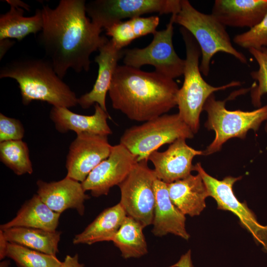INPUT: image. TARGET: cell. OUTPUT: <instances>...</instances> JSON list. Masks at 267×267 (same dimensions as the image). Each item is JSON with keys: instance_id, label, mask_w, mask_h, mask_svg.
<instances>
[{"instance_id": "obj_14", "label": "cell", "mask_w": 267, "mask_h": 267, "mask_svg": "<svg viewBox=\"0 0 267 267\" xmlns=\"http://www.w3.org/2000/svg\"><path fill=\"white\" fill-rule=\"evenodd\" d=\"M186 139L179 138L163 152L155 151L148 157L154 167L157 178L169 184L182 179L191 174L194 157L203 154L188 146Z\"/></svg>"}, {"instance_id": "obj_16", "label": "cell", "mask_w": 267, "mask_h": 267, "mask_svg": "<svg viewBox=\"0 0 267 267\" xmlns=\"http://www.w3.org/2000/svg\"><path fill=\"white\" fill-rule=\"evenodd\" d=\"M124 49L117 48L110 39L98 49L99 54L94 58L98 65V75L91 90L78 98V104L85 109L94 104H98L108 112L106 96L119 61L123 58Z\"/></svg>"}, {"instance_id": "obj_17", "label": "cell", "mask_w": 267, "mask_h": 267, "mask_svg": "<svg viewBox=\"0 0 267 267\" xmlns=\"http://www.w3.org/2000/svg\"><path fill=\"white\" fill-rule=\"evenodd\" d=\"M154 190L155 203L152 223V233L158 237L171 233L188 240L190 235L186 230L185 215L172 202L168 184L157 178Z\"/></svg>"}, {"instance_id": "obj_5", "label": "cell", "mask_w": 267, "mask_h": 267, "mask_svg": "<svg viewBox=\"0 0 267 267\" xmlns=\"http://www.w3.org/2000/svg\"><path fill=\"white\" fill-rule=\"evenodd\" d=\"M174 23L187 30L194 38L201 50L200 70L204 76L210 72L211 60L219 52L231 55L246 64L245 55L233 46L225 26L213 14L202 13L187 0H180L178 12L171 16Z\"/></svg>"}, {"instance_id": "obj_24", "label": "cell", "mask_w": 267, "mask_h": 267, "mask_svg": "<svg viewBox=\"0 0 267 267\" xmlns=\"http://www.w3.org/2000/svg\"><path fill=\"white\" fill-rule=\"evenodd\" d=\"M2 231L5 238L10 243L53 256H56L58 252L60 231L25 227H14Z\"/></svg>"}, {"instance_id": "obj_29", "label": "cell", "mask_w": 267, "mask_h": 267, "mask_svg": "<svg viewBox=\"0 0 267 267\" xmlns=\"http://www.w3.org/2000/svg\"><path fill=\"white\" fill-rule=\"evenodd\" d=\"M248 51L259 65L258 70L251 73V77L258 82V84L252 89L251 95L254 105L260 107L262 96L267 93V47L250 48ZM266 129L267 132V124Z\"/></svg>"}, {"instance_id": "obj_36", "label": "cell", "mask_w": 267, "mask_h": 267, "mask_svg": "<svg viewBox=\"0 0 267 267\" xmlns=\"http://www.w3.org/2000/svg\"><path fill=\"white\" fill-rule=\"evenodd\" d=\"M6 1L9 5L18 6L23 8L24 9H26L28 11L30 9V6L22 1L19 0H6Z\"/></svg>"}, {"instance_id": "obj_30", "label": "cell", "mask_w": 267, "mask_h": 267, "mask_svg": "<svg viewBox=\"0 0 267 267\" xmlns=\"http://www.w3.org/2000/svg\"><path fill=\"white\" fill-rule=\"evenodd\" d=\"M233 42L248 49L267 47V13L259 23L248 31L235 35Z\"/></svg>"}, {"instance_id": "obj_23", "label": "cell", "mask_w": 267, "mask_h": 267, "mask_svg": "<svg viewBox=\"0 0 267 267\" xmlns=\"http://www.w3.org/2000/svg\"><path fill=\"white\" fill-rule=\"evenodd\" d=\"M9 5V10L0 15V40L15 39L21 41L29 34L41 31L43 24L41 9H36L32 16L25 17L24 9Z\"/></svg>"}, {"instance_id": "obj_32", "label": "cell", "mask_w": 267, "mask_h": 267, "mask_svg": "<svg viewBox=\"0 0 267 267\" xmlns=\"http://www.w3.org/2000/svg\"><path fill=\"white\" fill-rule=\"evenodd\" d=\"M84 265L79 262L78 254L74 256L67 255L61 264L57 267H84Z\"/></svg>"}, {"instance_id": "obj_11", "label": "cell", "mask_w": 267, "mask_h": 267, "mask_svg": "<svg viewBox=\"0 0 267 267\" xmlns=\"http://www.w3.org/2000/svg\"><path fill=\"white\" fill-rule=\"evenodd\" d=\"M193 171L201 176L209 196L216 201L218 209L228 211L235 215L241 225L251 233L255 241L262 245L267 253V225L261 224L246 202H240L234 193L233 186L241 177L228 176L219 180L207 174L199 163L193 166Z\"/></svg>"}, {"instance_id": "obj_10", "label": "cell", "mask_w": 267, "mask_h": 267, "mask_svg": "<svg viewBox=\"0 0 267 267\" xmlns=\"http://www.w3.org/2000/svg\"><path fill=\"white\" fill-rule=\"evenodd\" d=\"M180 7V0H96L86 2V11L94 24L104 29L144 14H176Z\"/></svg>"}, {"instance_id": "obj_2", "label": "cell", "mask_w": 267, "mask_h": 267, "mask_svg": "<svg viewBox=\"0 0 267 267\" xmlns=\"http://www.w3.org/2000/svg\"><path fill=\"white\" fill-rule=\"evenodd\" d=\"M178 90L174 79L156 71L118 65L108 93L113 108L132 120L145 122L177 105Z\"/></svg>"}, {"instance_id": "obj_22", "label": "cell", "mask_w": 267, "mask_h": 267, "mask_svg": "<svg viewBox=\"0 0 267 267\" xmlns=\"http://www.w3.org/2000/svg\"><path fill=\"white\" fill-rule=\"evenodd\" d=\"M127 216L119 203L105 209L84 231L75 236L73 244L91 245L99 242L112 241Z\"/></svg>"}, {"instance_id": "obj_4", "label": "cell", "mask_w": 267, "mask_h": 267, "mask_svg": "<svg viewBox=\"0 0 267 267\" xmlns=\"http://www.w3.org/2000/svg\"><path fill=\"white\" fill-rule=\"evenodd\" d=\"M180 32L183 40L186 58L183 74L184 81L177 95L178 114L194 134L199 128V118L207 99L215 91L239 86V81H232L220 86L214 87L203 78L199 67L201 55L200 48L193 36L183 27Z\"/></svg>"}, {"instance_id": "obj_12", "label": "cell", "mask_w": 267, "mask_h": 267, "mask_svg": "<svg viewBox=\"0 0 267 267\" xmlns=\"http://www.w3.org/2000/svg\"><path fill=\"white\" fill-rule=\"evenodd\" d=\"M108 136L90 133L77 134L71 142L67 155L66 177L80 182L109 156L112 146Z\"/></svg>"}, {"instance_id": "obj_20", "label": "cell", "mask_w": 267, "mask_h": 267, "mask_svg": "<svg viewBox=\"0 0 267 267\" xmlns=\"http://www.w3.org/2000/svg\"><path fill=\"white\" fill-rule=\"evenodd\" d=\"M168 187L172 202L185 216H198L206 207L205 200L209 195L198 173L169 183Z\"/></svg>"}, {"instance_id": "obj_9", "label": "cell", "mask_w": 267, "mask_h": 267, "mask_svg": "<svg viewBox=\"0 0 267 267\" xmlns=\"http://www.w3.org/2000/svg\"><path fill=\"white\" fill-rule=\"evenodd\" d=\"M148 160L138 161L126 178L118 185L121 192L119 203L127 215L144 228L152 224L155 203L154 183L157 178Z\"/></svg>"}, {"instance_id": "obj_33", "label": "cell", "mask_w": 267, "mask_h": 267, "mask_svg": "<svg viewBox=\"0 0 267 267\" xmlns=\"http://www.w3.org/2000/svg\"><path fill=\"white\" fill-rule=\"evenodd\" d=\"M170 267H193L191 258L190 250L181 256L179 260Z\"/></svg>"}, {"instance_id": "obj_1", "label": "cell", "mask_w": 267, "mask_h": 267, "mask_svg": "<svg viewBox=\"0 0 267 267\" xmlns=\"http://www.w3.org/2000/svg\"><path fill=\"white\" fill-rule=\"evenodd\" d=\"M86 4L84 0H60L54 8H41L43 24L38 42L61 79L69 69L88 71L91 54L109 40L87 16Z\"/></svg>"}, {"instance_id": "obj_3", "label": "cell", "mask_w": 267, "mask_h": 267, "mask_svg": "<svg viewBox=\"0 0 267 267\" xmlns=\"http://www.w3.org/2000/svg\"><path fill=\"white\" fill-rule=\"evenodd\" d=\"M14 79L18 84L22 102H46L53 107L70 108L78 104V98L63 81L47 58H22L2 66L0 78Z\"/></svg>"}, {"instance_id": "obj_27", "label": "cell", "mask_w": 267, "mask_h": 267, "mask_svg": "<svg viewBox=\"0 0 267 267\" xmlns=\"http://www.w3.org/2000/svg\"><path fill=\"white\" fill-rule=\"evenodd\" d=\"M0 160L18 176L33 173L29 148L22 140L0 142Z\"/></svg>"}, {"instance_id": "obj_31", "label": "cell", "mask_w": 267, "mask_h": 267, "mask_svg": "<svg viewBox=\"0 0 267 267\" xmlns=\"http://www.w3.org/2000/svg\"><path fill=\"white\" fill-rule=\"evenodd\" d=\"M24 128L21 122L15 118L0 114V143L10 140H22Z\"/></svg>"}, {"instance_id": "obj_13", "label": "cell", "mask_w": 267, "mask_h": 267, "mask_svg": "<svg viewBox=\"0 0 267 267\" xmlns=\"http://www.w3.org/2000/svg\"><path fill=\"white\" fill-rule=\"evenodd\" d=\"M137 162V156L123 144L114 145L108 157L89 173L81 183L82 186L94 197L106 195L126 178Z\"/></svg>"}, {"instance_id": "obj_25", "label": "cell", "mask_w": 267, "mask_h": 267, "mask_svg": "<svg viewBox=\"0 0 267 267\" xmlns=\"http://www.w3.org/2000/svg\"><path fill=\"white\" fill-rule=\"evenodd\" d=\"M159 21L158 16H139L114 23L104 30L114 45L119 49H124L137 38L153 35L157 31Z\"/></svg>"}, {"instance_id": "obj_6", "label": "cell", "mask_w": 267, "mask_h": 267, "mask_svg": "<svg viewBox=\"0 0 267 267\" xmlns=\"http://www.w3.org/2000/svg\"><path fill=\"white\" fill-rule=\"evenodd\" d=\"M193 136L194 134L178 113L165 114L127 129L121 136L120 143L137 156L139 161L147 159L151 153L165 144Z\"/></svg>"}, {"instance_id": "obj_35", "label": "cell", "mask_w": 267, "mask_h": 267, "mask_svg": "<svg viewBox=\"0 0 267 267\" xmlns=\"http://www.w3.org/2000/svg\"><path fill=\"white\" fill-rule=\"evenodd\" d=\"M14 42L10 39L0 40V59H1L6 51L14 44Z\"/></svg>"}, {"instance_id": "obj_34", "label": "cell", "mask_w": 267, "mask_h": 267, "mask_svg": "<svg viewBox=\"0 0 267 267\" xmlns=\"http://www.w3.org/2000/svg\"><path fill=\"white\" fill-rule=\"evenodd\" d=\"M9 242L5 238L3 231L0 229V259L6 257Z\"/></svg>"}, {"instance_id": "obj_21", "label": "cell", "mask_w": 267, "mask_h": 267, "mask_svg": "<svg viewBox=\"0 0 267 267\" xmlns=\"http://www.w3.org/2000/svg\"><path fill=\"white\" fill-rule=\"evenodd\" d=\"M60 215L51 210L38 194H35L23 204L15 218L1 224L0 229L25 227L55 231Z\"/></svg>"}, {"instance_id": "obj_19", "label": "cell", "mask_w": 267, "mask_h": 267, "mask_svg": "<svg viewBox=\"0 0 267 267\" xmlns=\"http://www.w3.org/2000/svg\"><path fill=\"white\" fill-rule=\"evenodd\" d=\"M94 109L93 115H84L73 112L68 108L52 107L49 117L56 130L61 133L72 131L77 134L87 133L108 136L112 134L107 122V119H111L108 113L97 104H95Z\"/></svg>"}, {"instance_id": "obj_28", "label": "cell", "mask_w": 267, "mask_h": 267, "mask_svg": "<svg viewBox=\"0 0 267 267\" xmlns=\"http://www.w3.org/2000/svg\"><path fill=\"white\" fill-rule=\"evenodd\" d=\"M6 257L14 261L18 267H57L62 263L56 256L10 242Z\"/></svg>"}, {"instance_id": "obj_7", "label": "cell", "mask_w": 267, "mask_h": 267, "mask_svg": "<svg viewBox=\"0 0 267 267\" xmlns=\"http://www.w3.org/2000/svg\"><path fill=\"white\" fill-rule=\"evenodd\" d=\"M226 100H216L212 94L204 107L208 114L205 126L214 130L216 135L212 142L203 152L210 155L220 150L222 144L233 137L244 138L250 130L257 131L267 121V105L252 111H230L225 108Z\"/></svg>"}, {"instance_id": "obj_8", "label": "cell", "mask_w": 267, "mask_h": 267, "mask_svg": "<svg viewBox=\"0 0 267 267\" xmlns=\"http://www.w3.org/2000/svg\"><path fill=\"white\" fill-rule=\"evenodd\" d=\"M174 24L171 16L166 28L156 31L146 47L124 49V65L138 69L144 65H152L155 71L174 80L182 75L185 60L178 56L174 47Z\"/></svg>"}, {"instance_id": "obj_18", "label": "cell", "mask_w": 267, "mask_h": 267, "mask_svg": "<svg viewBox=\"0 0 267 267\" xmlns=\"http://www.w3.org/2000/svg\"><path fill=\"white\" fill-rule=\"evenodd\" d=\"M267 13V0H216L212 14L226 26L251 28Z\"/></svg>"}, {"instance_id": "obj_15", "label": "cell", "mask_w": 267, "mask_h": 267, "mask_svg": "<svg viewBox=\"0 0 267 267\" xmlns=\"http://www.w3.org/2000/svg\"><path fill=\"white\" fill-rule=\"evenodd\" d=\"M37 194L52 211L61 214L68 209L76 210L82 216L85 212L84 202L89 198L81 182L65 177L58 181L49 182L38 180Z\"/></svg>"}, {"instance_id": "obj_26", "label": "cell", "mask_w": 267, "mask_h": 267, "mask_svg": "<svg viewBox=\"0 0 267 267\" xmlns=\"http://www.w3.org/2000/svg\"><path fill=\"white\" fill-rule=\"evenodd\" d=\"M143 228L134 219L126 217L112 240L124 258H139L147 253Z\"/></svg>"}]
</instances>
